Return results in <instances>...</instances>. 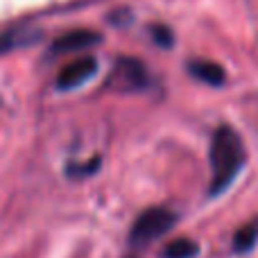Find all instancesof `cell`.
Returning <instances> with one entry per match:
<instances>
[{"label": "cell", "mask_w": 258, "mask_h": 258, "mask_svg": "<svg viewBox=\"0 0 258 258\" xmlns=\"http://www.w3.org/2000/svg\"><path fill=\"white\" fill-rule=\"evenodd\" d=\"M211 183L209 197H218L231 186L247 163V150L242 136L229 125H220L213 132L209 147Z\"/></svg>", "instance_id": "obj_1"}, {"label": "cell", "mask_w": 258, "mask_h": 258, "mask_svg": "<svg viewBox=\"0 0 258 258\" xmlns=\"http://www.w3.org/2000/svg\"><path fill=\"white\" fill-rule=\"evenodd\" d=\"M179 215L174 211L165 209V206H152L145 209L141 215L136 218L129 233V247L132 249H141V247L152 245L154 240H159L161 236L170 231L177 224Z\"/></svg>", "instance_id": "obj_2"}, {"label": "cell", "mask_w": 258, "mask_h": 258, "mask_svg": "<svg viewBox=\"0 0 258 258\" xmlns=\"http://www.w3.org/2000/svg\"><path fill=\"white\" fill-rule=\"evenodd\" d=\"M150 71L145 68L143 61L120 57L113 66L111 75L107 77V89L118 91V93H138V91L150 89Z\"/></svg>", "instance_id": "obj_3"}, {"label": "cell", "mask_w": 258, "mask_h": 258, "mask_svg": "<svg viewBox=\"0 0 258 258\" xmlns=\"http://www.w3.org/2000/svg\"><path fill=\"white\" fill-rule=\"evenodd\" d=\"M100 68V61L95 57H80L63 66L57 75V89L59 91H75L84 86L91 77H95Z\"/></svg>", "instance_id": "obj_4"}, {"label": "cell", "mask_w": 258, "mask_h": 258, "mask_svg": "<svg viewBox=\"0 0 258 258\" xmlns=\"http://www.w3.org/2000/svg\"><path fill=\"white\" fill-rule=\"evenodd\" d=\"M102 36L98 32H91V30H73L66 32L63 36H59L57 41L52 43L50 52L52 54H66V52H77V50H86L91 45L100 43Z\"/></svg>", "instance_id": "obj_5"}, {"label": "cell", "mask_w": 258, "mask_h": 258, "mask_svg": "<svg viewBox=\"0 0 258 258\" xmlns=\"http://www.w3.org/2000/svg\"><path fill=\"white\" fill-rule=\"evenodd\" d=\"M41 39V32L30 30V27H14L0 34V54H7L16 48H27L34 41Z\"/></svg>", "instance_id": "obj_6"}, {"label": "cell", "mask_w": 258, "mask_h": 258, "mask_svg": "<svg viewBox=\"0 0 258 258\" xmlns=\"http://www.w3.org/2000/svg\"><path fill=\"white\" fill-rule=\"evenodd\" d=\"M188 73H190L195 80L204 82L209 86H222L224 80H227V73L220 63L215 61H200V59H192L188 63Z\"/></svg>", "instance_id": "obj_7"}, {"label": "cell", "mask_w": 258, "mask_h": 258, "mask_svg": "<svg viewBox=\"0 0 258 258\" xmlns=\"http://www.w3.org/2000/svg\"><path fill=\"white\" fill-rule=\"evenodd\" d=\"M258 242V218L247 222L245 227H240L236 233H233V240H231V247L236 254H247L256 247Z\"/></svg>", "instance_id": "obj_8"}, {"label": "cell", "mask_w": 258, "mask_h": 258, "mask_svg": "<svg viewBox=\"0 0 258 258\" xmlns=\"http://www.w3.org/2000/svg\"><path fill=\"white\" fill-rule=\"evenodd\" d=\"M200 256V245L190 238H177L168 242L165 249L159 254V258H197Z\"/></svg>", "instance_id": "obj_9"}, {"label": "cell", "mask_w": 258, "mask_h": 258, "mask_svg": "<svg viewBox=\"0 0 258 258\" xmlns=\"http://www.w3.org/2000/svg\"><path fill=\"white\" fill-rule=\"evenodd\" d=\"M100 168V159H91L86 163H68L66 165V174L71 179H82V177H89V174H95V170Z\"/></svg>", "instance_id": "obj_10"}, {"label": "cell", "mask_w": 258, "mask_h": 258, "mask_svg": "<svg viewBox=\"0 0 258 258\" xmlns=\"http://www.w3.org/2000/svg\"><path fill=\"white\" fill-rule=\"evenodd\" d=\"M152 39H154L161 48H172V43H174V34L170 32V27H165V25L152 27Z\"/></svg>", "instance_id": "obj_11"}]
</instances>
